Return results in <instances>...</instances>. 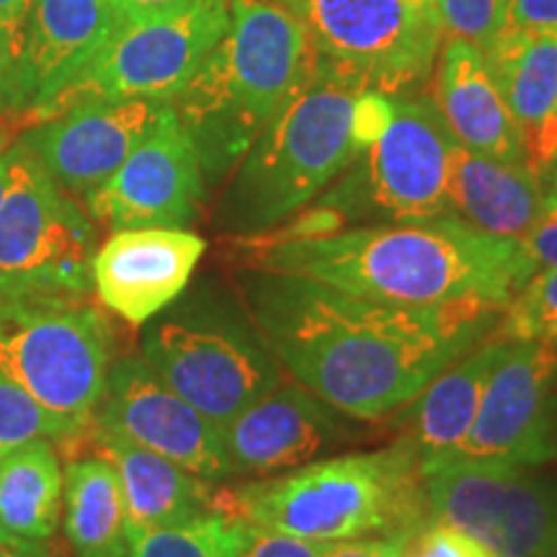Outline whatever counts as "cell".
Listing matches in <instances>:
<instances>
[{
    "label": "cell",
    "mask_w": 557,
    "mask_h": 557,
    "mask_svg": "<svg viewBox=\"0 0 557 557\" xmlns=\"http://www.w3.org/2000/svg\"><path fill=\"white\" fill-rule=\"evenodd\" d=\"M250 323L282 372L354 421H382L496 331L485 302L400 305L297 274L246 269Z\"/></svg>",
    "instance_id": "cell-1"
},
{
    "label": "cell",
    "mask_w": 557,
    "mask_h": 557,
    "mask_svg": "<svg viewBox=\"0 0 557 557\" xmlns=\"http://www.w3.org/2000/svg\"><path fill=\"white\" fill-rule=\"evenodd\" d=\"M248 269L297 274L400 305L485 302L506 310L534 274L519 240L493 238L455 214L354 225L315 238H235Z\"/></svg>",
    "instance_id": "cell-2"
},
{
    "label": "cell",
    "mask_w": 557,
    "mask_h": 557,
    "mask_svg": "<svg viewBox=\"0 0 557 557\" xmlns=\"http://www.w3.org/2000/svg\"><path fill=\"white\" fill-rule=\"evenodd\" d=\"M214 511L323 545L389 537L429 521L421 455L406 438L222 487Z\"/></svg>",
    "instance_id": "cell-3"
},
{
    "label": "cell",
    "mask_w": 557,
    "mask_h": 557,
    "mask_svg": "<svg viewBox=\"0 0 557 557\" xmlns=\"http://www.w3.org/2000/svg\"><path fill=\"white\" fill-rule=\"evenodd\" d=\"M318 52L295 13L267 0H230V26L171 107L197 143L205 178L240 163L253 139L315 70Z\"/></svg>",
    "instance_id": "cell-4"
},
{
    "label": "cell",
    "mask_w": 557,
    "mask_h": 557,
    "mask_svg": "<svg viewBox=\"0 0 557 557\" xmlns=\"http://www.w3.org/2000/svg\"><path fill=\"white\" fill-rule=\"evenodd\" d=\"M364 88L325 60L276 111L240 158L222 201V227L233 238L276 230L310 207L357 160L354 111Z\"/></svg>",
    "instance_id": "cell-5"
},
{
    "label": "cell",
    "mask_w": 557,
    "mask_h": 557,
    "mask_svg": "<svg viewBox=\"0 0 557 557\" xmlns=\"http://www.w3.org/2000/svg\"><path fill=\"white\" fill-rule=\"evenodd\" d=\"M457 139L431 96H393L382 135L341 173L315 207L250 240L315 238L354 225L416 222L449 214V169Z\"/></svg>",
    "instance_id": "cell-6"
},
{
    "label": "cell",
    "mask_w": 557,
    "mask_h": 557,
    "mask_svg": "<svg viewBox=\"0 0 557 557\" xmlns=\"http://www.w3.org/2000/svg\"><path fill=\"white\" fill-rule=\"evenodd\" d=\"M114 364V336L86 295H0V372L78 436L94 423Z\"/></svg>",
    "instance_id": "cell-7"
},
{
    "label": "cell",
    "mask_w": 557,
    "mask_h": 557,
    "mask_svg": "<svg viewBox=\"0 0 557 557\" xmlns=\"http://www.w3.org/2000/svg\"><path fill=\"white\" fill-rule=\"evenodd\" d=\"M230 26V0H191L176 11L129 18L50 99L24 111L29 127L86 101L171 103Z\"/></svg>",
    "instance_id": "cell-8"
},
{
    "label": "cell",
    "mask_w": 557,
    "mask_h": 557,
    "mask_svg": "<svg viewBox=\"0 0 557 557\" xmlns=\"http://www.w3.org/2000/svg\"><path fill=\"white\" fill-rule=\"evenodd\" d=\"M94 253V222L18 139L0 201V295H88Z\"/></svg>",
    "instance_id": "cell-9"
},
{
    "label": "cell",
    "mask_w": 557,
    "mask_h": 557,
    "mask_svg": "<svg viewBox=\"0 0 557 557\" xmlns=\"http://www.w3.org/2000/svg\"><path fill=\"white\" fill-rule=\"evenodd\" d=\"M295 16L320 60L387 96L426 81L444 39L434 0H299Z\"/></svg>",
    "instance_id": "cell-10"
},
{
    "label": "cell",
    "mask_w": 557,
    "mask_h": 557,
    "mask_svg": "<svg viewBox=\"0 0 557 557\" xmlns=\"http://www.w3.org/2000/svg\"><path fill=\"white\" fill-rule=\"evenodd\" d=\"M143 359L222 429L284 377L250 318H165L145 333Z\"/></svg>",
    "instance_id": "cell-11"
},
{
    "label": "cell",
    "mask_w": 557,
    "mask_h": 557,
    "mask_svg": "<svg viewBox=\"0 0 557 557\" xmlns=\"http://www.w3.org/2000/svg\"><path fill=\"white\" fill-rule=\"evenodd\" d=\"M421 470L431 521L470 534L496 557L557 555V496L529 468L442 462Z\"/></svg>",
    "instance_id": "cell-12"
},
{
    "label": "cell",
    "mask_w": 557,
    "mask_h": 557,
    "mask_svg": "<svg viewBox=\"0 0 557 557\" xmlns=\"http://www.w3.org/2000/svg\"><path fill=\"white\" fill-rule=\"evenodd\" d=\"M557 457V351L534 341H506L472 426L442 462H500L540 468Z\"/></svg>",
    "instance_id": "cell-13"
},
{
    "label": "cell",
    "mask_w": 557,
    "mask_h": 557,
    "mask_svg": "<svg viewBox=\"0 0 557 557\" xmlns=\"http://www.w3.org/2000/svg\"><path fill=\"white\" fill-rule=\"evenodd\" d=\"M205 186L197 143L176 109L165 103L150 135L88 194L86 207L90 218L111 233L129 227H186L197 220Z\"/></svg>",
    "instance_id": "cell-14"
},
{
    "label": "cell",
    "mask_w": 557,
    "mask_h": 557,
    "mask_svg": "<svg viewBox=\"0 0 557 557\" xmlns=\"http://www.w3.org/2000/svg\"><path fill=\"white\" fill-rule=\"evenodd\" d=\"M94 423L209 483L233 478L222 426L163 385L143 357H122L111 364Z\"/></svg>",
    "instance_id": "cell-15"
},
{
    "label": "cell",
    "mask_w": 557,
    "mask_h": 557,
    "mask_svg": "<svg viewBox=\"0 0 557 557\" xmlns=\"http://www.w3.org/2000/svg\"><path fill=\"white\" fill-rule=\"evenodd\" d=\"M165 103L148 99L86 101L26 132L29 148L70 197H88L150 135Z\"/></svg>",
    "instance_id": "cell-16"
},
{
    "label": "cell",
    "mask_w": 557,
    "mask_h": 557,
    "mask_svg": "<svg viewBox=\"0 0 557 557\" xmlns=\"http://www.w3.org/2000/svg\"><path fill=\"white\" fill-rule=\"evenodd\" d=\"M344 418L284 374L222 429L230 470L240 478H267L315 462L348 442L351 431Z\"/></svg>",
    "instance_id": "cell-17"
},
{
    "label": "cell",
    "mask_w": 557,
    "mask_h": 557,
    "mask_svg": "<svg viewBox=\"0 0 557 557\" xmlns=\"http://www.w3.org/2000/svg\"><path fill=\"white\" fill-rule=\"evenodd\" d=\"M205 250L186 227L114 230L94 253L96 297L124 323H150L189 287Z\"/></svg>",
    "instance_id": "cell-18"
},
{
    "label": "cell",
    "mask_w": 557,
    "mask_h": 557,
    "mask_svg": "<svg viewBox=\"0 0 557 557\" xmlns=\"http://www.w3.org/2000/svg\"><path fill=\"white\" fill-rule=\"evenodd\" d=\"M81 444H88L94 455L111 462L120 475L127 506V532L184 524L214 511V485L171 459L96 423H90Z\"/></svg>",
    "instance_id": "cell-19"
},
{
    "label": "cell",
    "mask_w": 557,
    "mask_h": 557,
    "mask_svg": "<svg viewBox=\"0 0 557 557\" xmlns=\"http://www.w3.org/2000/svg\"><path fill=\"white\" fill-rule=\"evenodd\" d=\"M483 54L540 176L557 150V34L500 32Z\"/></svg>",
    "instance_id": "cell-20"
},
{
    "label": "cell",
    "mask_w": 557,
    "mask_h": 557,
    "mask_svg": "<svg viewBox=\"0 0 557 557\" xmlns=\"http://www.w3.org/2000/svg\"><path fill=\"white\" fill-rule=\"evenodd\" d=\"M431 99L462 148L527 163L524 139L480 47L459 39L447 41L436 70V94Z\"/></svg>",
    "instance_id": "cell-21"
},
{
    "label": "cell",
    "mask_w": 557,
    "mask_h": 557,
    "mask_svg": "<svg viewBox=\"0 0 557 557\" xmlns=\"http://www.w3.org/2000/svg\"><path fill=\"white\" fill-rule=\"evenodd\" d=\"M127 21L116 0H34L24 41L29 107L65 86Z\"/></svg>",
    "instance_id": "cell-22"
},
{
    "label": "cell",
    "mask_w": 557,
    "mask_h": 557,
    "mask_svg": "<svg viewBox=\"0 0 557 557\" xmlns=\"http://www.w3.org/2000/svg\"><path fill=\"white\" fill-rule=\"evenodd\" d=\"M545 212L540 176L527 163L498 160L455 145L449 214L493 238L521 240Z\"/></svg>",
    "instance_id": "cell-23"
},
{
    "label": "cell",
    "mask_w": 557,
    "mask_h": 557,
    "mask_svg": "<svg viewBox=\"0 0 557 557\" xmlns=\"http://www.w3.org/2000/svg\"><path fill=\"white\" fill-rule=\"evenodd\" d=\"M504 348L506 341L491 333L438 372L413 400L395 410L393 423L400 431L398 438L413 444L421 462H429L462 442L483 400L491 372L504 357Z\"/></svg>",
    "instance_id": "cell-24"
},
{
    "label": "cell",
    "mask_w": 557,
    "mask_h": 557,
    "mask_svg": "<svg viewBox=\"0 0 557 557\" xmlns=\"http://www.w3.org/2000/svg\"><path fill=\"white\" fill-rule=\"evenodd\" d=\"M65 534L75 557H129L127 506L116 470L99 457H73L65 468Z\"/></svg>",
    "instance_id": "cell-25"
},
{
    "label": "cell",
    "mask_w": 557,
    "mask_h": 557,
    "mask_svg": "<svg viewBox=\"0 0 557 557\" xmlns=\"http://www.w3.org/2000/svg\"><path fill=\"white\" fill-rule=\"evenodd\" d=\"M65 472L50 438L0 455V524L13 537L50 540L60 527Z\"/></svg>",
    "instance_id": "cell-26"
},
{
    "label": "cell",
    "mask_w": 557,
    "mask_h": 557,
    "mask_svg": "<svg viewBox=\"0 0 557 557\" xmlns=\"http://www.w3.org/2000/svg\"><path fill=\"white\" fill-rule=\"evenodd\" d=\"M250 529L222 511L173 527L129 529V557H240Z\"/></svg>",
    "instance_id": "cell-27"
},
{
    "label": "cell",
    "mask_w": 557,
    "mask_h": 557,
    "mask_svg": "<svg viewBox=\"0 0 557 557\" xmlns=\"http://www.w3.org/2000/svg\"><path fill=\"white\" fill-rule=\"evenodd\" d=\"M504 341H534L557 351V267L537 269L506 305L496 325Z\"/></svg>",
    "instance_id": "cell-28"
},
{
    "label": "cell",
    "mask_w": 557,
    "mask_h": 557,
    "mask_svg": "<svg viewBox=\"0 0 557 557\" xmlns=\"http://www.w3.org/2000/svg\"><path fill=\"white\" fill-rule=\"evenodd\" d=\"M34 438H50L60 447L78 444V436L67 423H62L58 416L39 406L24 387L0 372V455Z\"/></svg>",
    "instance_id": "cell-29"
},
{
    "label": "cell",
    "mask_w": 557,
    "mask_h": 557,
    "mask_svg": "<svg viewBox=\"0 0 557 557\" xmlns=\"http://www.w3.org/2000/svg\"><path fill=\"white\" fill-rule=\"evenodd\" d=\"M444 39H459L485 50L504 21L506 0H434Z\"/></svg>",
    "instance_id": "cell-30"
},
{
    "label": "cell",
    "mask_w": 557,
    "mask_h": 557,
    "mask_svg": "<svg viewBox=\"0 0 557 557\" xmlns=\"http://www.w3.org/2000/svg\"><path fill=\"white\" fill-rule=\"evenodd\" d=\"M393 557H496L485 545L442 521H423L387 537Z\"/></svg>",
    "instance_id": "cell-31"
},
{
    "label": "cell",
    "mask_w": 557,
    "mask_h": 557,
    "mask_svg": "<svg viewBox=\"0 0 557 557\" xmlns=\"http://www.w3.org/2000/svg\"><path fill=\"white\" fill-rule=\"evenodd\" d=\"M34 99V86L26 73L24 60L16 58L9 47L0 41V116L21 114Z\"/></svg>",
    "instance_id": "cell-32"
},
{
    "label": "cell",
    "mask_w": 557,
    "mask_h": 557,
    "mask_svg": "<svg viewBox=\"0 0 557 557\" xmlns=\"http://www.w3.org/2000/svg\"><path fill=\"white\" fill-rule=\"evenodd\" d=\"M500 32L557 34V0H506Z\"/></svg>",
    "instance_id": "cell-33"
},
{
    "label": "cell",
    "mask_w": 557,
    "mask_h": 557,
    "mask_svg": "<svg viewBox=\"0 0 557 557\" xmlns=\"http://www.w3.org/2000/svg\"><path fill=\"white\" fill-rule=\"evenodd\" d=\"M323 542H305L297 537H284V534L263 532V529H250L248 545L240 557H323Z\"/></svg>",
    "instance_id": "cell-34"
},
{
    "label": "cell",
    "mask_w": 557,
    "mask_h": 557,
    "mask_svg": "<svg viewBox=\"0 0 557 557\" xmlns=\"http://www.w3.org/2000/svg\"><path fill=\"white\" fill-rule=\"evenodd\" d=\"M534 269L557 267V207H545L534 227L519 240Z\"/></svg>",
    "instance_id": "cell-35"
},
{
    "label": "cell",
    "mask_w": 557,
    "mask_h": 557,
    "mask_svg": "<svg viewBox=\"0 0 557 557\" xmlns=\"http://www.w3.org/2000/svg\"><path fill=\"white\" fill-rule=\"evenodd\" d=\"M32 9L34 0H0V41L21 60H24L26 24Z\"/></svg>",
    "instance_id": "cell-36"
},
{
    "label": "cell",
    "mask_w": 557,
    "mask_h": 557,
    "mask_svg": "<svg viewBox=\"0 0 557 557\" xmlns=\"http://www.w3.org/2000/svg\"><path fill=\"white\" fill-rule=\"evenodd\" d=\"M116 3L127 11L129 18H139V16H152V13L176 11L181 5L191 3V0H116Z\"/></svg>",
    "instance_id": "cell-37"
},
{
    "label": "cell",
    "mask_w": 557,
    "mask_h": 557,
    "mask_svg": "<svg viewBox=\"0 0 557 557\" xmlns=\"http://www.w3.org/2000/svg\"><path fill=\"white\" fill-rule=\"evenodd\" d=\"M0 557H52L50 547L45 540H21L13 537L11 542L0 545Z\"/></svg>",
    "instance_id": "cell-38"
},
{
    "label": "cell",
    "mask_w": 557,
    "mask_h": 557,
    "mask_svg": "<svg viewBox=\"0 0 557 557\" xmlns=\"http://www.w3.org/2000/svg\"><path fill=\"white\" fill-rule=\"evenodd\" d=\"M374 542L377 540L333 542V545L325 547L323 557H374Z\"/></svg>",
    "instance_id": "cell-39"
},
{
    "label": "cell",
    "mask_w": 557,
    "mask_h": 557,
    "mask_svg": "<svg viewBox=\"0 0 557 557\" xmlns=\"http://www.w3.org/2000/svg\"><path fill=\"white\" fill-rule=\"evenodd\" d=\"M540 186L542 197H545V207H557V150L553 152V158L542 165Z\"/></svg>",
    "instance_id": "cell-40"
},
{
    "label": "cell",
    "mask_w": 557,
    "mask_h": 557,
    "mask_svg": "<svg viewBox=\"0 0 557 557\" xmlns=\"http://www.w3.org/2000/svg\"><path fill=\"white\" fill-rule=\"evenodd\" d=\"M9 189V150H0V201Z\"/></svg>",
    "instance_id": "cell-41"
},
{
    "label": "cell",
    "mask_w": 557,
    "mask_h": 557,
    "mask_svg": "<svg viewBox=\"0 0 557 557\" xmlns=\"http://www.w3.org/2000/svg\"><path fill=\"white\" fill-rule=\"evenodd\" d=\"M267 3H274V5H282V9H287L289 13H295L299 0H267Z\"/></svg>",
    "instance_id": "cell-42"
},
{
    "label": "cell",
    "mask_w": 557,
    "mask_h": 557,
    "mask_svg": "<svg viewBox=\"0 0 557 557\" xmlns=\"http://www.w3.org/2000/svg\"><path fill=\"white\" fill-rule=\"evenodd\" d=\"M11 540H13V534L5 532L3 524H0V545H3V542H11Z\"/></svg>",
    "instance_id": "cell-43"
},
{
    "label": "cell",
    "mask_w": 557,
    "mask_h": 557,
    "mask_svg": "<svg viewBox=\"0 0 557 557\" xmlns=\"http://www.w3.org/2000/svg\"><path fill=\"white\" fill-rule=\"evenodd\" d=\"M0 150H5V135H3V129H0Z\"/></svg>",
    "instance_id": "cell-44"
}]
</instances>
